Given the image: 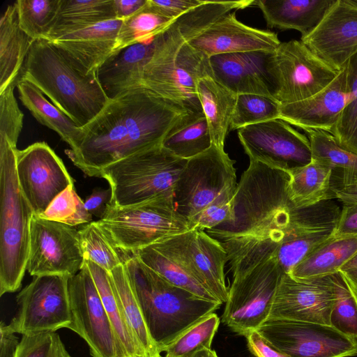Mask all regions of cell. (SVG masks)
<instances>
[{"instance_id":"44","label":"cell","mask_w":357,"mask_h":357,"mask_svg":"<svg viewBox=\"0 0 357 357\" xmlns=\"http://www.w3.org/2000/svg\"><path fill=\"white\" fill-rule=\"evenodd\" d=\"M337 300L330 317V326L357 343V294L339 271L333 274Z\"/></svg>"},{"instance_id":"30","label":"cell","mask_w":357,"mask_h":357,"mask_svg":"<svg viewBox=\"0 0 357 357\" xmlns=\"http://www.w3.org/2000/svg\"><path fill=\"white\" fill-rule=\"evenodd\" d=\"M357 253V236H335L317 246L296 264L289 274L296 280L331 275Z\"/></svg>"},{"instance_id":"32","label":"cell","mask_w":357,"mask_h":357,"mask_svg":"<svg viewBox=\"0 0 357 357\" xmlns=\"http://www.w3.org/2000/svg\"><path fill=\"white\" fill-rule=\"evenodd\" d=\"M17 87L21 102L40 123L55 131L70 146V150L79 146L84 137L83 128L47 100L31 82L20 79Z\"/></svg>"},{"instance_id":"20","label":"cell","mask_w":357,"mask_h":357,"mask_svg":"<svg viewBox=\"0 0 357 357\" xmlns=\"http://www.w3.org/2000/svg\"><path fill=\"white\" fill-rule=\"evenodd\" d=\"M301 40L331 66L342 69L357 53V0H336L318 26Z\"/></svg>"},{"instance_id":"39","label":"cell","mask_w":357,"mask_h":357,"mask_svg":"<svg viewBox=\"0 0 357 357\" xmlns=\"http://www.w3.org/2000/svg\"><path fill=\"white\" fill-rule=\"evenodd\" d=\"M174 20L162 14L151 3L150 0H147L142 9L124 20L113 53L127 46L155 38Z\"/></svg>"},{"instance_id":"28","label":"cell","mask_w":357,"mask_h":357,"mask_svg":"<svg viewBox=\"0 0 357 357\" xmlns=\"http://www.w3.org/2000/svg\"><path fill=\"white\" fill-rule=\"evenodd\" d=\"M336 0H255L268 27L312 31Z\"/></svg>"},{"instance_id":"51","label":"cell","mask_w":357,"mask_h":357,"mask_svg":"<svg viewBox=\"0 0 357 357\" xmlns=\"http://www.w3.org/2000/svg\"><path fill=\"white\" fill-rule=\"evenodd\" d=\"M245 338L249 351L255 357H290L274 347L257 330L249 332Z\"/></svg>"},{"instance_id":"18","label":"cell","mask_w":357,"mask_h":357,"mask_svg":"<svg viewBox=\"0 0 357 357\" xmlns=\"http://www.w3.org/2000/svg\"><path fill=\"white\" fill-rule=\"evenodd\" d=\"M16 172L20 187L36 215L43 213L58 195L74 185L61 159L45 142L17 150Z\"/></svg>"},{"instance_id":"9","label":"cell","mask_w":357,"mask_h":357,"mask_svg":"<svg viewBox=\"0 0 357 357\" xmlns=\"http://www.w3.org/2000/svg\"><path fill=\"white\" fill-rule=\"evenodd\" d=\"M97 222L116 246L132 255L191 229L187 220L176 209L172 195H159L126 206L108 204Z\"/></svg>"},{"instance_id":"21","label":"cell","mask_w":357,"mask_h":357,"mask_svg":"<svg viewBox=\"0 0 357 357\" xmlns=\"http://www.w3.org/2000/svg\"><path fill=\"white\" fill-rule=\"evenodd\" d=\"M273 51H252L208 58L211 77L236 95L257 94L275 100L271 70Z\"/></svg>"},{"instance_id":"48","label":"cell","mask_w":357,"mask_h":357,"mask_svg":"<svg viewBox=\"0 0 357 357\" xmlns=\"http://www.w3.org/2000/svg\"><path fill=\"white\" fill-rule=\"evenodd\" d=\"M12 84L0 92V137L17 146L23 126V113L18 107Z\"/></svg>"},{"instance_id":"10","label":"cell","mask_w":357,"mask_h":357,"mask_svg":"<svg viewBox=\"0 0 357 357\" xmlns=\"http://www.w3.org/2000/svg\"><path fill=\"white\" fill-rule=\"evenodd\" d=\"M274 258L233 276L222 322L244 337L268 318L274 296L283 273Z\"/></svg>"},{"instance_id":"31","label":"cell","mask_w":357,"mask_h":357,"mask_svg":"<svg viewBox=\"0 0 357 357\" xmlns=\"http://www.w3.org/2000/svg\"><path fill=\"white\" fill-rule=\"evenodd\" d=\"M197 91L212 144L224 149L237 95L215 81L211 75L198 81Z\"/></svg>"},{"instance_id":"22","label":"cell","mask_w":357,"mask_h":357,"mask_svg":"<svg viewBox=\"0 0 357 357\" xmlns=\"http://www.w3.org/2000/svg\"><path fill=\"white\" fill-rule=\"evenodd\" d=\"M278 35L247 26L230 12L213 22L188 43L207 57L252 51H274L280 44Z\"/></svg>"},{"instance_id":"52","label":"cell","mask_w":357,"mask_h":357,"mask_svg":"<svg viewBox=\"0 0 357 357\" xmlns=\"http://www.w3.org/2000/svg\"><path fill=\"white\" fill-rule=\"evenodd\" d=\"M333 235L335 236H357V203L344 204Z\"/></svg>"},{"instance_id":"38","label":"cell","mask_w":357,"mask_h":357,"mask_svg":"<svg viewBox=\"0 0 357 357\" xmlns=\"http://www.w3.org/2000/svg\"><path fill=\"white\" fill-rule=\"evenodd\" d=\"M162 145L174 155L185 160L208 150L212 141L204 113L193 114L177 130L168 135Z\"/></svg>"},{"instance_id":"55","label":"cell","mask_w":357,"mask_h":357,"mask_svg":"<svg viewBox=\"0 0 357 357\" xmlns=\"http://www.w3.org/2000/svg\"><path fill=\"white\" fill-rule=\"evenodd\" d=\"M147 0H114L117 19L125 20L142 9Z\"/></svg>"},{"instance_id":"6","label":"cell","mask_w":357,"mask_h":357,"mask_svg":"<svg viewBox=\"0 0 357 357\" xmlns=\"http://www.w3.org/2000/svg\"><path fill=\"white\" fill-rule=\"evenodd\" d=\"M155 40L154 53L144 70L142 86L193 113L203 112L197 84L202 77L211 75L208 57L168 28Z\"/></svg>"},{"instance_id":"26","label":"cell","mask_w":357,"mask_h":357,"mask_svg":"<svg viewBox=\"0 0 357 357\" xmlns=\"http://www.w3.org/2000/svg\"><path fill=\"white\" fill-rule=\"evenodd\" d=\"M155 38L112 53L98 68V80L109 100L142 86L144 68L154 53Z\"/></svg>"},{"instance_id":"25","label":"cell","mask_w":357,"mask_h":357,"mask_svg":"<svg viewBox=\"0 0 357 357\" xmlns=\"http://www.w3.org/2000/svg\"><path fill=\"white\" fill-rule=\"evenodd\" d=\"M133 255L172 284L205 300L221 303L199 280L174 235L144 248Z\"/></svg>"},{"instance_id":"2","label":"cell","mask_w":357,"mask_h":357,"mask_svg":"<svg viewBox=\"0 0 357 357\" xmlns=\"http://www.w3.org/2000/svg\"><path fill=\"white\" fill-rule=\"evenodd\" d=\"M195 114L144 86L136 88L109 100L83 127L79 146L66 153L85 174L99 177L109 165L161 145Z\"/></svg>"},{"instance_id":"23","label":"cell","mask_w":357,"mask_h":357,"mask_svg":"<svg viewBox=\"0 0 357 357\" xmlns=\"http://www.w3.org/2000/svg\"><path fill=\"white\" fill-rule=\"evenodd\" d=\"M353 100L342 68L338 76L318 93L303 100L280 105L279 119L304 131L331 133L344 109Z\"/></svg>"},{"instance_id":"4","label":"cell","mask_w":357,"mask_h":357,"mask_svg":"<svg viewBox=\"0 0 357 357\" xmlns=\"http://www.w3.org/2000/svg\"><path fill=\"white\" fill-rule=\"evenodd\" d=\"M125 266L149 333L160 353L222 305L172 284L135 255Z\"/></svg>"},{"instance_id":"33","label":"cell","mask_w":357,"mask_h":357,"mask_svg":"<svg viewBox=\"0 0 357 357\" xmlns=\"http://www.w3.org/2000/svg\"><path fill=\"white\" fill-rule=\"evenodd\" d=\"M113 19H116L114 0H60L55 22L46 40L53 41Z\"/></svg>"},{"instance_id":"17","label":"cell","mask_w":357,"mask_h":357,"mask_svg":"<svg viewBox=\"0 0 357 357\" xmlns=\"http://www.w3.org/2000/svg\"><path fill=\"white\" fill-rule=\"evenodd\" d=\"M336 300L333 275L296 280L284 273L268 319L330 325V317Z\"/></svg>"},{"instance_id":"54","label":"cell","mask_w":357,"mask_h":357,"mask_svg":"<svg viewBox=\"0 0 357 357\" xmlns=\"http://www.w3.org/2000/svg\"><path fill=\"white\" fill-rule=\"evenodd\" d=\"M3 321L0 324V357H14L20 340Z\"/></svg>"},{"instance_id":"47","label":"cell","mask_w":357,"mask_h":357,"mask_svg":"<svg viewBox=\"0 0 357 357\" xmlns=\"http://www.w3.org/2000/svg\"><path fill=\"white\" fill-rule=\"evenodd\" d=\"M14 357H72L56 331L23 335Z\"/></svg>"},{"instance_id":"12","label":"cell","mask_w":357,"mask_h":357,"mask_svg":"<svg viewBox=\"0 0 357 357\" xmlns=\"http://www.w3.org/2000/svg\"><path fill=\"white\" fill-rule=\"evenodd\" d=\"M69 278L61 275L35 276L17 295V309L8 328L22 335L67 328L72 321Z\"/></svg>"},{"instance_id":"24","label":"cell","mask_w":357,"mask_h":357,"mask_svg":"<svg viewBox=\"0 0 357 357\" xmlns=\"http://www.w3.org/2000/svg\"><path fill=\"white\" fill-rule=\"evenodd\" d=\"M174 236L204 285L222 303H226L229 289L225 267L228 259L220 243L206 231L196 228Z\"/></svg>"},{"instance_id":"14","label":"cell","mask_w":357,"mask_h":357,"mask_svg":"<svg viewBox=\"0 0 357 357\" xmlns=\"http://www.w3.org/2000/svg\"><path fill=\"white\" fill-rule=\"evenodd\" d=\"M257 331L290 357L357 356V343L330 325L268 319Z\"/></svg>"},{"instance_id":"36","label":"cell","mask_w":357,"mask_h":357,"mask_svg":"<svg viewBox=\"0 0 357 357\" xmlns=\"http://www.w3.org/2000/svg\"><path fill=\"white\" fill-rule=\"evenodd\" d=\"M84 264L92 276L105 310L126 356L146 357L143 349L132 336L127 325L114 291L109 273L89 260L84 259Z\"/></svg>"},{"instance_id":"3","label":"cell","mask_w":357,"mask_h":357,"mask_svg":"<svg viewBox=\"0 0 357 357\" xmlns=\"http://www.w3.org/2000/svg\"><path fill=\"white\" fill-rule=\"evenodd\" d=\"M36 86L78 126L89 123L109 102L97 78L53 42H33L19 79Z\"/></svg>"},{"instance_id":"50","label":"cell","mask_w":357,"mask_h":357,"mask_svg":"<svg viewBox=\"0 0 357 357\" xmlns=\"http://www.w3.org/2000/svg\"><path fill=\"white\" fill-rule=\"evenodd\" d=\"M206 0H150L151 3L162 14L176 19L185 13L204 4Z\"/></svg>"},{"instance_id":"29","label":"cell","mask_w":357,"mask_h":357,"mask_svg":"<svg viewBox=\"0 0 357 357\" xmlns=\"http://www.w3.org/2000/svg\"><path fill=\"white\" fill-rule=\"evenodd\" d=\"M33 41L20 26L15 2L9 5L0 20V92L12 84L17 85Z\"/></svg>"},{"instance_id":"37","label":"cell","mask_w":357,"mask_h":357,"mask_svg":"<svg viewBox=\"0 0 357 357\" xmlns=\"http://www.w3.org/2000/svg\"><path fill=\"white\" fill-rule=\"evenodd\" d=\"M78 234L84 260L95 263L108 273L133 256L116 246L97 221L86 224Z\"/></svg>"},{"instance_id":"43","label":"cell","mask_w":357,"mask_h":357,"mask_svg":"<svg viewBox=\"0 0 357 357\" xmlns=\"http://www.w3.org/2000/svg\"><path fill=\"white\" fill-rule=\"evenodd\" d=\"M280 104L273 98L257 94H240L231 116L229 130L279 119Z\"/></svg>"},{"instance_id":"8","label":"cell","mask_w":357,"mask_h":357,"mask_svg":"<svg viewBox=\"0 0 357 357\" xmlns=\"http://www.w3.org/2000/svg\"><path fill=\"white\" fill-rule=\"evenodd\" d=\"M234 164L224 149L213 144L187 160L174 188V203L191 229L208 208L233 203L238 185Z\"/></svg>"},{"instance_id":"15","label":"cell","mask_w":357,"mask_h":357,"mask_svg":"<svg viewBox=\"0 0 357 357\" xmlns=\"http://www.w3.org/2000/svg\"><path fill=\"white\" fill-rule=\"evenodd\" d=\"M83 265L78 230L33 215L26 264L30 275H61L71 278Z\"/></svg>"},{"instance_id":"53","label":"cell","mask_w":357,"mask_h":357,"mask_svg":"<svg viewBox=\"0 0 357 357\" xmlns=\"http://www.w3.org/2000/svg\"><path fill=\"white\" fill-rule=\"evenodd\" d=\"M111 196L110 188H96L91 195L86 197L84 202L85 207L91 215L100 218L106 211Z\"/></svg>"},{"instance_id":"56","label":"cell","mask_w":357,"mask_h":357,"mask_svg":"<svg viewBox=\"0 0 357 357\" xmlns=\"http://www.w3.org/2000/svg\"><path fill=\"white\" fill-rule=\"evenodd\" d=\"M349 285L357 294V266L347 270L340 271Z\"/></svg>"},{"instance_id":"58","label":"cell","mask_w":357,"mask_h":357,"mask_svg":"<svg viewBox=\"0 0 357 357\" xmlns=\"http://www.w3.org/2000/svg\"><path fill=\"white\" fill-rule=\"evenodd\" d=\"M201 357H218L216 352L211 349H204L202 352Z\"/></svg>"},{"instance_id":"16","label":"cell","mask_w":357,"mask_h":357,"mask_svg":"<svg viewBox=\"0 0 357 357\" xmlns=\"http://www.w3.org/2000/svg\"><path fill=\"white\" fill-rule=\"evenodd\" d=\"M238 137L250 160L287 172L312 159L308 137L280 119L243 127Z\"/></svg>"},{"instance_id":"49","label":"cell","mask_w":357,"mask_h":357,"mask_svg":"<svg viewBox=\"0 0 357 357\" xmlns=\"http://www.w3.org/2000/svg\"><path fill=\"white\" fill-rule=\"evenodd\" d=\"M330 191L332 199L344 204L357 203V170L332 169Z\"/></svg>"},{"instance_id":"5","label":"cell","mask_w":357,"mask_h":357,"mask_svg":"<svg viewBox=\"0 0 357 357\" xmlns=\"http://www.w3.org/2000/svg\"><path fill=\"white\" fill-rule=\"evenodd\" d=\"M17 146L0 137V296L17 291L26 271L33 211L19 185Z\"/></svg>"},{"instance_id":"35","label":"cell","mask_w":357,"mask_h":357,"mask_svg":"<svg viewBox=\"0 0 357 357\" xmlns=\"http://www.w3.org/2000/svg\"><path fill=\"white\" fill-rule=\"evenodd\" d=\"M112 287L127 325L146 357H162L153 341L132 289L125 264L109 273Z\"/></svg>"},{"instance_id":"34","label":"cell","mask_w":357,"mask_h":357,"mask_svg":"<svg viewBox=\"0 0 357 357\" xmlns=\"http://www.w3.org/2000/svg\"><path fill=\"white\" fill-rule=\"evenodd\" d=\"M332 168L319 161H312L289 172V197L296 207H305L332 199L330 181Z\"/></svg>"},{"instance_id":"19","label":"cell","mask_w":357,"mask_h":357,"mask_svg":"<svg viewBox=\"0 0 357 357\" xmlns=\"http://www.w3.org/2000/svg\"><path fill=\"white\" fill-rule=\"evenodd\" d=\"M340 213L333 199L294 209L289 232L274 258L285 273L333 234Z\"/></svg>"},{"instance_id":"46","label":"cell","mask_w":357,"mask_h":357,"mask_svg":"<svg viewBox=\"0 0 357 357\" xmlns=\"http://www.w3.org/2000/svg\"><path fill=\"white\" fill-rule=\"evenodd\" d=\"M39 217L71 227L92 222V215L77 194L74 185L58 195Z\"/></svg>"},{"instance_id":"45","label":"cell","mask_w":357,"mask_h":357,"mask_svg":"<svg viewBox=\"0 0 357 357\" xmlns=\"http://www.w3.org/2000/svg\"><path fill=\"white\" fill-rule=\"evenodd\" d=\"M305 132L310 142L312 160L332 169L357 170V155L339 146L331 133L314 130Z\"/></svg>"},{"instance_id":"7","label":"cell","mask_w":357,"mask_h":357,"mask_svg":"<svg viewBox=\"0 0 357 357\" xmlns=\"http://www.w3.org/2000/svg\"><path fill=\"white\" fill-rule=\"evenodd\" d=\"M187 160L161 144L109 165L99 174L109 185L112 196L108 204L126 206L162 195H174Z\"/></svg>"},{"instance_id":"13","label":"cell","mask_w":357,"mask_h":357,"mask_svg":"<svg viewBox=\"0 0 357 357\" xmlns=\"http://www.w3.org/2000/svg\"><path fill=\"white\" fill-rule=\"evenodd\" d=\"M68 288L72 321L67 328L86 342L92 357H127L84 264L69 278Z\"/></svg>"},{"instance_id":"40","label":"cell","mask_w":357,"mask_h":357,"mask_svg":"<svg viewBox=\"0 0 357 357\" xmlns=\"http://www.w3.org/2000/svg\"><path fill=\"white\" fill-rule=\"evenodd\" d=\"M20 28L34 40L47 39L55 22L60 0H17Z\"/></svg>"},{"instance_id":"41","label":"cell","mask_w":357,"mask_h":357,"mask_svg":"<svg viewBox=\"0 0 357 357\" xmlns=\"http://www.w3.org/2000/svg\"><path fill=\"white\" fill-rule=\"evenodd\" d=\"M342 68L354 100L344 109L331 134L339 146L357 155V53Z\"/></svg>"},{"instance_id":"11","label":"cell","mask_w":357,"mask_h":357,"mask_svg":"<svg viewBox=\"0 0 357 357\" xmlns=\"http://www.w3.org/2000/svg\"><path fill=\"white\" fill-rule=\"evenodd\" d=\"M271 70L275 100L284 105L308 98L328 86L341 70L315 54L301 40L280 43L273 51Z\"/></svg>"},{"instance_id":"27","label":"cell","mask_w":357,"mask_h":357,"mask_svg":"<svg viewBox=\"0 0 357 357\" xmlns=\"http://www.w3.org/2000/svg\"><path fill=\"white\" fill-rule=\"evenodd\" d=\"M123 19H113L65 35L53 42L89 73L113 53Z\"/></svg>"},{"instance_id":"42","label":"cell","mask_w":357,"mask_h":357,"mask_svg":"<svg viewBox=\"0 0 357 357\" xmlns=\"http://www.w3.org/2000/svg\"><path fill=\"white\" fill-rule=\"evenodd\" d=\"M220 322L215 312L201 319L179 335L164 352L169 357H190L211 349Z\"/></svg>"},{"instance_id":"59","label":"cell","mask_w":357,"mask_h":357,"mask_svg":"<svg viewBox=\"0 0 357 357\" xmlns=\"http://www.w3.org/2000/svg\"><path fill=\"white\" fill-rule=\"evenodd\" d=\"M203 351H204V350L200 351L197 352V354H195V355H193V356H190V357H201V356H202V354ZM162 357H169V356H162Z\"/></svg>"},{"instance_id":"57","label":"cell","mask_w":357,"mask_h":357,"mask_svg":"<svg viewBox=\"0 0 357 357\" xmlns=\"http://www.w3.org/2000/svg\"><path fill=\"white\" fill-rule=\"evenodd\" d=\"M357 266V253L356 255L349 261H348L341 269L340 271L347 270L353 267Z\"/></svg>"},{"instance_id":"1","label":"cell","mask_w":357,"mask_h":357,"mask_svg":"<svg viewBox=\"0 0 357 357\" xmlns=\"http://www.w3.org/2000/svg\"><path fill=\"white\" fill-rule=\"evenodd\" d=\"M289 172L250 160L233 201V217L206 230L225 248L233 276L275 258L289 231L294 209Z\"/></svg>"}]
</instances>
